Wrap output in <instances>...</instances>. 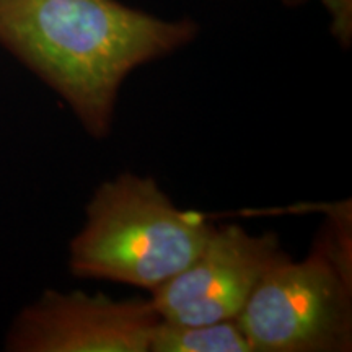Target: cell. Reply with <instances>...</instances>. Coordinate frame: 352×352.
<instances>
[{
	"label": "cell",
	"mask_w": 352,
	"mask_h": 352,
	"mask_svg": "<svg viewBox=\"0 0 352 352\" xmlns=\"http://www.w3.org/2000/svg\"><path fill=\"white\" fill-rule=\"evenodd\" d=\"M199 25L121 0H0V46L63 98L95 139L111 132L135 69L191 44Z\"/></svg>",
	"instance_id": "obj_1"
},
{
	"label": "cell",
	"mask_w": 352,
	"mask_h": 352,
	"mask_svg": "<svg viewBox=\"0 0 352 352\" xmlns=\"http://www.w3.org/2000/svg\"><path fill=\"white\" fill-rule=\"evenodd\" d=\"M212 228L206 215L176 208L152 176L126 171L95 189L69 267L153 292L197 256Z\"/></svg>",
	"instance_id": "obj_2"
},
{
	"label": "cell",
	"mask_w": 352,
	"mask_h": 352,
	"mask_svg": "<svg viewBox=\"0 0 352 352\" xmlns=\"http://www.w3.org/2000/svg\"><path fill=\"white\" fill-rule=\"evenodd\" d=\"M340 209L305 258L280 259L254 289L239 316L254 352L352 349L351 214Z\"/></svg>",
	"instance_id": "obj_3"
},
{
	"label": "cell",
	"mask_w": 352,
	"mask_h": 352,
	"mask_svg": "<svg viewBox=\"0 0 352 352\" xmlns=\"http://www.w3.org/2000/svg\"><path fill=\"white\" fill-rule=\"evenodd\" d=\"M289 256L274 233L214 227L197 256L152 292L162 320L196 324L239 318L266 272Z\"/></svg>",
	"instance_id": "obj_4"
},
{
	"label": "cell",
	"mask_w": 352,
	"mask_h": 352,
	"mask_svg": "<svg viewBox=\"0 0 352 352\" xmlns=\"http://www.w3.org/2000/svg\"><path fill=\"white\" fill-rule=\"evenodd\" d=\"M160 321L151 298L114 300L104 294L46 292L8 333L16 352H151Z\"/></svg>",
	"instance_id": "obj_5"
},
{
	"label": "cell",
	"mask_w": 352,
	"mask_h": 352,
	"mask_svg": "<svg viewBox=\"0 0 352 352\" xmlns=\"http://www.w3.org/2000/svg\"><path fill=\"white\" fill-rule=\"evenodd\" d=\"M151 352H254L239 318L182 324L158 321Z\"/></svg>",
	"instance_id": "obj_6"
},
{
	"label": "cell",
	"mask_w": 352,
	"mask_h": 352,
	"mask_svg": "<svg viewBox=\"0 0 352 352\" xmlns=\"http://www.w3.org/2000/svg\"><path fill=\"white\" fill-rule=\"evenodd\" d=\"M329 16V30L341 46L352 41V0H321Z\"/></svg>",
	"instance_id": "obj_7"
},
{
	"label": "cell",
	"mask_w": 352,
	"mask_h": 352,
	"mask_svg": "<svg viewBox=\"0 0 352 352\" xmlns=\"http://www.w3.org/2000/svg\"><path fill=\"white\" fill-rule=\"evenodd\" d=\"M280 2L287 7H300L303 3H307L308 0H280Z\"/></svg>",
	"instance_id": "obj_8"
}]
</instances>
